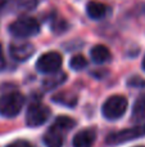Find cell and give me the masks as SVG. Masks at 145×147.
<instances>
[{
	"mask_svg": "<svg viewBox=\"0 0 145 147\" xmlns=\"http://www.w3.org/2000/svg\"><path fill=\"white\" fill-rule=\"evenodd\" d=\"M40 31V25L32 17H21L9 26V32L19 39H27L35 36Z\"/></svg>",
	"mask_w": 145,
	"mask_h": 147,
	"instance_id": "6da1fadb",
	"label": "cell"
},
{
	"mask_svg": "<svg viewBox=\"0 0 145 147\" xmlns=\"http://www.w3.org/2000/svg\"><path fill=\"white\" fill-rule=\"evenodd\" d=\"M25 98L18 92H9L0 96V115L3 117H14L21 112Z\"/></svg>",
	"mask_w": 145,
	"mask_h": 147,
	"instance_id": "7a4b0ae2",
	"label": "cell"
},
{
	"mask_svg": "<svg viewBox=\"0 0 145 147\" xmlns=\"http://www.w3.org/2000/svg\"><path fill=\"white\" fill-rule=\"evenodd\" d=\"M127 106H128L127 98L123 96H120V94H116V96L109 97L103 103L102 114L108 120H117L125 115Z\"/></svg>",
	"mask_w": 145,
	"mask_h": 147,
	"instance_id": "3957f363",
	"label": "cell"
},
{
	"mask_svg": "<svg viewBox=\"0 0 145 147\" xmlns=\"http://www.w3.org/2000/svg\"><path fill=\"white\" fill-rule=\"evenodd\" d=\"M62 62L63 58L58 52H48L37 59L36 69L43 74H54L59 71V69L62 67Z\"/></svg>",
	"mask_w": 145,
	"mask_h": 147,
	"instance_id": "277c9868",
	"label": "cell"
},
{
	"mask_svg": "<svg viewBox=\"0 0 145 147\" xmlns=\"http://www.w3.org/2000/svg\"><path fill=\"white\" fill-rule=\"evenodd\" d=\"M50 116V110L41 103L30 105L26 114V124L31 128H36L48 121Z\"/></svg>",
	"mask_w": 145,
	"mask_h": 147,
	"instance_id": "5b68a950",
	"label": "cell"
},
{
	"mask_svg": "<svg viewBox=\"0 0 145 147\" xmlns=\"http://www.w3.org/2000/svg\"><path fill=\"white\" fill-rule=\"evenodd\" d=\"M145 136V124L138 125L134 128H128V129L121 130V132H116L108 136L107 143L108 145H120V143H125L128 141H132L135 138L144 137Z\"/></svg>",
	"mask_w": 145,
	"mask_h": 147,
	"instance_id": "8992f818",
	"label": "cell"
},
{
	"mask_svg": "<svg viewBox=\"0 0 145 147\" xmlns=\"http://www.w3.org/2000/svg\"><path fill=\"white\" fill-rule=\"evenodd\" d=\"M10 56L13 59L18 62L27 61L33 53H35V48L32 44L30 43H21V44H12L9 48Z\"/></svg>",
	"mask_w": 145,
	"mask_h": 147,
	"instance_id": "52a82bcc",
	"label": "cell"
},
{
	"mask_svg": "<svg viewBox=\"0 0 145 147\" xmlns=\"http://www.w3.org/2000/svg\"><path fill=\"white\" fill-rule=\"evenodd\" d=\"M96 133L94 129H84L73 137V147H91L95 142Z\"/></svg>",
	"mask_w": 145,
	"mask_h": 147,
	"instance_id": "ba28073f",
	"label": "cell"
},
{
	"mask_svg": "<svg viewBox=\"0 0 145 147\" xmlns=\"http://www.w3.org/2000/svg\"><path fill=\"white\" fill-rule=\"evenodd\" d=\"M64 132L51 125L44 136V143L46 147H62L64 142Z\"/></svg>",
	"mask_w": 145,
	"mask_h": 147,
	"instance_id": "9c48e42d",
	"label": "cell"
},
{
	"mask_svg": "<svg viewBox=\"0 0 145 147\" xmlns=\"http://www.w3.org/2000/svg\"><path fill=\"white\" fill-rule=\"evenodd\" d=\"M107 12H108L107 5L100 1H96V0L89 1L86 5V13L92 20H102V18H104L107 16Z\"/></svg>",
	"mask_w": 145,
	"mask_h": 147,
	"instance_id": "30bf717a",
	"label": "cell"
},
{
	"mask_svg": "<svg viewBox=\"0 0 145 147\" xmlns=\"http://www.w3.org/2000/svg\"><path fill=\"white\" fill-rule=\"evenodd\" d=\"M90 54H91V59L98 65H103L107 63V62L110 61L112 58V54H110V51L107 48L105 45H95L94 48L90 51Z\"/></svg>",
	"mask_w": 145,
	"mask_h": 147,
	"instance_id": "8fae6325",
	"label": "cell"
},
{
	"mask_svg": "<svg viewBox=\"0 0 145 147\" xmlns=\"http://www.w3.org/2000/svg\"><path fill=\"white\" fill-rule=\"evenodd\" d=\"M132 119L136 121H143L145 119V93L136 99L132 109Z\"/></svg>",
	"mask_w": 145,
	"mask_h": 147,
	"instance_id": "7c38bea8",
	"label": "cell"
},
{
	"mask_svg": "<svg viewBox=\"0 0 145 147\" xmlns=\"http://www.w3.org/2000/svg\"><path fill=\"white\" fill-rule=\"evenodd\" d=\"M53 101L55 102V103L63 105V106L72 107L76 105L77 98H76V96H73V94L69 93V92H62V93H58L53 97Z\"/></svg>",
	"mask_w": 145,
	"mask_h": 147,
	"instance_id": "4fadbf2b",
	"label": "cell"
},
{
	"mask_svg": "<svg viewBox=\"0 0 145 147\" xmlns=\"http://www.w3.org/2000/svg\"><path fill=\"white\" fill-rule=\"evenodd\" d=\"M66 74L64 72H58V74H51V78H48L45 81H44V86H45L46 90H50V89H54L57 86L62 85V84L66 81Z\"/></svg>",
	"mask_w": 145,
	"mask_h": 147,
	"instance_id": "5bb4252c",
	"label": "cell"
},
{
	"mask_svg": "<svg viewBox=\"0 0 145 147\" xmlns=\"http://www.w3.org/2000/svg\"><path fill=\"white\" fill-rule=\"evenodd\" d=\"M76 125V121H74L72 117L69 116H58L55 119V121H54L53 127L58 128V129L63 130L64 133L68 132L69 129H72V128Z\"/></svg>",
	"mask_w": 145,
	"mask_h": 147,
	"instance_id": "9a60e30c",
	"label": "cell"
},
{
	"mask_svg": "<svg viewBox=\"0 0 145 147\" xmlns=\"http://www.w3.org/2000/svg\"><path fill=\"white\" fill-rule=\"evenodd\" d=\"M87 66V59L85 58L82 54H76L71 58L69 61V67L74 71H81Z\"/></svg>",
	"mask_w": 145,
	"mask_h": 147,
	"instance_id": "2e32d148",
	"label": "cell"
},
{
	"mask_svg": "<svg viewBox=\"0 0 145 147\" xmlns=\"http://www.w3.org/2000/svg\"><path fill=\"white\" fill-rule=\"evenodd\" d=\"M8 147H32V146H31V143H28L27 141L19 140V141H15V142L10 143Z\"/></svg>",
	"mask_w": 145,
	"mask_h": 147,
	"instance_id": "e0dca14e",
	"label": "cell"
},
{
	"mask_svg": "<svg viewBox=\"0 0 145 147\" xmlns=\"http://www.w3.org/2000/svg\"><path fill=\"white\" fill-rule=\"evenodd\" d=\"M5 66V59H4V53H3V48L0 45V70H3Z\"/></svg>",
	"mask_w": 145,
	"mask_h": 147,
	"instance_id": "ac0fdd59",
	"label": "cell"
},
{
	"mask_svg": "<svg viewBox=\"0 0 145 147\" xmlns=\"http://www.w3.org/2000/svg\"><path fill=\"white\" fill-rule=\"evenodd\" d=\"M143 70L145 71V57H144V59H143Z\"/></svg>",
	"mask_w": 145,
	"mask_h": 147,
	"instance_id": "d6986e66",
	"label": "cell"
},
{
	"mask_svg": "<svg viewBox=\"0 0 145 147\" xmlns=\"http://www.w3.org/2000/svg\"><path fill=\"white\" fill-rule=\"evenodd\" d=\"M136 147H144V146H136Z\"/></svg>",
	"mask_w": 145,
	"mask_h": 147,
	"instance_id": "ffe728a7",
	"label": "cell"
}]
</instances>
